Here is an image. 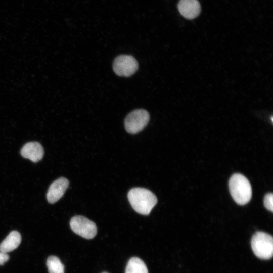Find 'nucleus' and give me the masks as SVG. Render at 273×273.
<instances>
[{
	"label": "nucleus",
	"instance_id": "obj_10",
	"mask_svg": "<svg viewBox=\"0 0 273 273\" xmlns=\"http://www.w3.org/2000/svg\"><path fill=\"white\" fill-rule=\"evenodd\" d=\"M21 241V236L18 232H11L0 244V252L7 253L12 251L19 246Z\"/></svg>",
	"mask_w": 273,
	"mask_h": 273
},
{
	"label": "nucleus",
	"instance_id": "obj_2",
	"mask_svg": "<svg viewBox=\"0 0 273 273\" xmlns=\"http://www.w3.org/2000/svg\"><path fill=\"white\" fill-rule=\"evenodd\" d=\"M229 190L234 201L239 205L248 203L252 197V188L249 181L240 173L233 174L229 182Z\"/></svg>",
	"mask_w": 273,
	"mask_h": 273
},
{
	"label": "nucleus",
	"instance_id": "obj_9",
	"mask_svg": "<svg viewBox=\"0 0 273 273\" xmlns=\"http://www.w3.org/2000/svg\"><path fill=\"white\" fill-rule=\"evenodd\" d=\"M20 153L23 157L29 159L33 162H37L42 158L44 150L39 143L30 142L23 146Z\"/></svg>",
	"mask_w": 273,
	"mask_h": 273
},
{
	"label": "nucleus",
	"instance_id": "obj_6",
	"mask_svg": "<svg viewBox=\"0 0 273 273\" xmlns=\"http://www.w3.org/2000/svg\"><path fill=\"white\" fill-rule=\"evenodd\" d=\"M139 68L137 60L132 56L121 55L114 60L113 69L119 76L129 77L136 72Z\"/></svg>",
	"mask_w": 273,
	"mask_h": 273
},
{
	"label": "nucleus",
	"instance_id": "obj_15",
	"mask_svg": "<svg viewBox=\"0 0 273 273\" xmlns=\"http://www.w3.org/2000/svg\"><path fill=\"white\" fill-rule=\"evenodd\" d=\"M103 273H108V272H103Z\"/></svg>",
	"mask_w": 273,
	"mask_h": 273
},
{
	"label": "nucleus",
	"instance_id": "obj_14",
	"mask_svg": "<svg viewBox=\"0 0 273 273\" xmlns=\"http://www.w3.org/2000/svg\"><path fill=\"white\" fill-rule=\"evenodd\" d=\"M9 258L7 253L0 252V265L4 264Z\"/></svg>",
	"mask_w": 273,
	"mask_h": 273
},
{
	"label": "nucleus",
	"instance_id": "obj_11",
	"mask_svg": "<svg viewBox=\"0 0 273 273\" xmlns=\"http://www.w3.org/2000/svg\"><path fill=\"white\" fill-rule=\"evenodd\" d=\"M125 273H148L144 261L138 257H132L128 261Z\"/></svg>",
	"mask_w": 273,
	"mask_h": 273
},
{
	"label": "nucleus",
	"instance_id": "obj_1",
	"mask_svg": "<svg viewBox=\"0 0 273 273\" xmlns=\"http://www.w3.org/2000/svg\"><path fill=\"white\" fill-rule=\"evenodd\" d=\"M127 197L133 209L142 215L149 214L157 203L156 196L145 188H132L129 191Z\"/></svg>",
	"mask_w": 273,
	"mask_h": 273
},
{
	"label": "nucleus",
	"instance_id": "obj_7",
	"mask_svg": "<svg viewBox=\"0 0 273 273\" xmlns=\"http://www.w3.org/2000/svg\"><path fill=\"white\" fill-rule=\"evenodd\" d=\"M68 186V180L63 177L52 183L47 194L48 202L53 204L58 201L63 196Z\"/></svg>",
	"mask_w": 273,
	"mask_h": 273
},
{
	"label": "nucleus",
	"instance_id": "obj_8",
	"mask_svg": "<svg viewBox=\"0 0 273 273\" xmlns=\"http://www.w3.org/2000/svg\"><path fill=\"white\" fill-rule=\"evenodd\" d=\"M177 8L180 14L188 19L195 18L201 12V5L198 0H180Z\"/></svg>",
	"mask_w": 273,
	"mask_h": 273
},
{
	"label": "nucleus",
	"instance_id": "obj_5",
	"mask_svg": "<svg viewBox=\"0 0 273 273\" xmlns=\"http://www.w3.org/2000/svg\"><path fill=\"white\" fill-rule=\"evenodd\" d=\"M70 225L73 232L87 239L93 238L97 233L96 224L83 216L77 215L72 217Z\"/></svg>",
	"mask_w": 273,
	"mask_h": 273
},
{
	"label": "nucleus",
	"instance_id": "obj_3",
	"mask_svg": "<svg viewBox=\"0 0 273 273\" xmlns=\"http://www.w3.org/2000/svg\"><path fill=\"white\" fill-rule=\"evenodd\" d=\"M252 249L254 254L261 259H269L273 254V239L271 235L263 232H257L251 240Z\"/></svg>",
	"mask_w": 273,
	"mask_h": 273
},
{
	"label": "nucleus",
	"instance_id": "obj_4",
	"mask_svg": "<svg viewBox=\"0 0 273 273\" xmlns=\"http://www.w3.org/2000/svg\"><path fill=\"white\" fill-rule=\"evenodd\" d=\"M149 119V113L146 110L140 109L133 110L125 119V128L129 133H138L147 126Z\"/></svg>",
	"mask_w": 273,
	"mask_h": 273
},
{
	"label": "nucleus",
	"instance_id": "obj_13",
	"mask_svg": "<svg viewBox=\"0 0 273 273\" xmlns=\"http://www.w3.org/2000/svg\"><path fill=\"white\" fill-rule=\"evenodd\" d=\"M264 205L265 208L272 212L273 211V194L272 193H267L264 198Z\"/></svg>",
	"mask_w": 273,
	"mask_h": 273
},
{
	"label": "nucleus",
	"instance_id": "obj_12",
	"mask_svg": "<svg viewBox=\"0 0 273 273\" xmlns=\"http://www.w3.org/2000/svg\"><path fill=\"white\" fill-rule=\"evenodd\" d=\"M47 266L49 273H64V265L57 256H49L47 259Z\"/></svg>",
	"mask_w": 273,
	"mask_h": 273
}]
</instances>
